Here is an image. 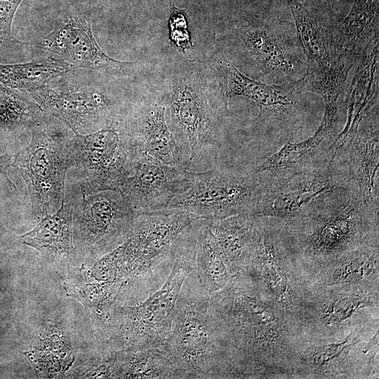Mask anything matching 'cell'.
Wrapping results in <instances>:
<instances>
[{
    "label": "cell",
    "instance_id": "24",
    "mask_svg": "<svg viewBox=\"0 0 379 379\" xmlns=\"http://www.w3.org/2000/svg\"><path fill=\"white\" fill-rule=\"evenodd\" d=\"M74 67L50 56L15 64L0 63V83L17 91L32 92L69 72Z\"/></svg>",
    "mask_w": 379,
    "mask_h": 379
},
{
    "label": "cell",
    "instance_id": "32",
    "mask_svg": "<svg viewBox=\"0 0 379 379\" xmlns=\"http://www.w3.org/2000/svg\"><path fill=\"white\" fill-rule=\"evenodd\" d=\"M22 0H0V49L12 44H30L17 39L11 30L15 14Z\"/></svg>",
    "mask_w": 379,
    "mask_h": 379
},
{
    "label": "cell",
    "instance_id": "29",
    "mask_svg": "<svg viewBox=\"0 0 379 379\" xmlns=\"http://www.w3.org/2000/svg\"><path fill=\"white\" fill-rule=\"evenodd\" d=\"M45 112L33 100L0 83V126L13 130L22 125L31 126Z\"/></svg>",
    "mask_w": 379,
    "mask_h": 379
},
{
    "label": "cell",
    "instance_id": "2",
    "mask_svg": "<svg viewBox=\"0 0 379 379\" xmlns=\"http://www.w3.org/2000/svg\"><path fill=\"white\" fill-rule=\"evenodd\" d=\"M197 230L186 229L172 248L175 261L164 284L138 305L110 314V341L115 350L165 346L172 330L177 302L194 260Z\"/></svg>",
    "mask_w": 379,
    "mask_h": 379
},
{
    "label": "cell",
    "instance_id": "21",
    "mask_svg": "<svg viewBox=\"0 0 379 379\" xmlns=\"http://www.w3.org/2000/svg\"><path fill=\"white\" fill-rule=\"evenodd\" d=\"M330 134L319 126L308 139L287 142L257 165L252 171L259 174L293 172L327 162V140Z\"/></svg>",
    "mask_w": 379,
    "mask_h": 379
},
{
    "label": "cell",
    "instance_id": "17",
    "mask_svg": "<svg viewBox=\"0 0 379 379\" xmlns=\"http://www.w3.org/2000/svg\"><path fill=\"white\" fill-rule=\"evenodd\" d=\"M72 214V201L65 202L64 199L56 212L38 219L36 226L18 236V240L52 260L74 258L77 250L73 242Z\"/></svg>",
    "mask_w": 379,
    "mask_h": 379
},
{
    "label": "cell",
    "instance_id": "26",
    "mask_svg": "<svg viewBox=\"0 0 379 379\" xmlns=\"http://www.w3.org/2000/svg\"><path fill=\"white\" fill-rule=\"evenodd\" d=\"M378 0H354L343 21L337 27L335 42L340 54L354 55V50L378 27Z\"/></svg>",
    "mask_w": 379,
    "mask_h": 379
},
{
    "label": "cell",
    "instance_id": "15",
    "mask_svg": "<svg viewBox=\"0 0 379 379\" xmlns=\"http://www.w3.org/2000/svg\"><path fill=\"white\" fill-rule=\"evenodd\" d=\"M361 121L347 152L348 177L357 190L365 211L373 220L378 217L379 134L378 113Z\"/></svg>",
    "mask_w": 379,
    "mask_h": 379
},
{
    "label": "cell",
    "instance_id": "5",
    "mask_svg": "<svg viewBox=\"0 0 379 379\" xmlns=\"http://www.w3.org/2000/svg\"><path fill=\"white\" fill-rule=\"evenodd\" d=\"M221 340L208 295L203 291L184 293L182 288L165 344L179 378L218 377Z\"/></svg>",
    "mask_w": 379,
    "mask_h": 379
},
{
    "label": "cell",
    "instance_id": "1",
    "mask_svg": "<svg viewBox=\"0 0 379 379\" xmlns=\"http://www.w3.org/2000/svg\"><path fill=\"white\" fill-rule=\"evenodd\" d=\"M220 84L208 65L187 60L171 72L163 93L178 161L188 171H204L222 163L220 129L227 99Z\"/></svg>",
    "mask_w": 379,
    "mask_h": 379
},
{
    "label": "cell",
    "instance_id": "13",
    "mask_svg": "<svg viewBox=\"0 0 379 379\" xmlns=\"http://www.w3.org/2000/svg\"><path fill=\"white\" fill-rule=\"evenodd\" d=\"M30 44L53 53L74 67L117 75L133 65L108 56L98 44L89 20L70 16L53 31Z\"/></svg>",
    "mask_w": 379,
    "mask_h": 379
},
{
    "label": "cell",
    "instance_id": "18",
    "mask_svg": "<svg viewBox=\"0 0 379 379\" xmlns=\"http://www.w3.org/2000/svg\"><path fill=\"white\" fill-rule=\"evenodd\" d=\"M300 41L308 60L307 68L326 69L335 65L339 54L333 31L298 0H287Z\"/></svg>",
    "mask_w": 379,
    "mask_h": 379
},
{
    "label": "cell",
    "instance_id": "10",
    "mask_svg": "<svg viewBox=\"0 0 379 379\" xmlns=\"http://www.w3.org/2000/svg\"><path fill=\"white\" fill-rule=\"evenodd\" d=\"M198 220L195 215L178 208L137 215L130 235L117 247L126 284L156 266L178 237Z\"/></svg>",
    "mask_w": 379,
    "mask_h": 379
},
{
    "label": "cell",
    "instance_id": "30",
    "mask_svg": "<svg viewBox=\"0 0 379 379\" xmlns=\"http://www.w3.org/2000/svg\"><path fill=\"white\" fill-rule=\"evenodd\" d=\"M378 250L367 248L344 261L333 273L332 284L355 282L370 276L375 267Z\"/></svg>",
    "mask_w": 379,
    "mask_h": 379
},
{
    "label": "cell",
    "instance_id": "35",
    "mask_svg": "<svg viewBox=\"0 0 379 379\" xmlns=\"http://www.w3.org/2000/svg\"><path fill=\"white\" fill-rule=\"evenodd\" d=\"M13 157L8 154L0 155V177L4 178L11 186L16 188L9 177L8 171L12 166Z\"/></svg>",
    "mask_w": 379,
    "mask_h": 379
},
{
    "label": "cell",
    "instance_id": "16",
    "mask_svg": "<svg viewBox=\"0 0 379 379\" xmlns=\"http://www.w3.org/2000/svg\"><path fill=\"white\" fill-rule=\"evenodd\" d=\"M215 63L226 99L241 96L253 100L260 109L258 119L287 113L295 105V95L291 90L246 76L222 53L217 54Z\"/></svg>",
    "mask_w": 379,
    "mask_h": 379
},
{
    "label": "cell",
    "instance_id": "34",
    "mask_svg": "<svg viewBox=\"0 0 379 379\" xmlns=\"http://www.w3.org/2000/svg\"><path fill=\"white\" fill-rule=\"evenodd\" d=\"M352 343L347 338L340 343L320 346L316 348L313 352L312 362L319 366L327 365L332 360L338 357L347 347L351 346Z\"/></svg>",
    "mask_w": 379,
    "mask_h": 379
},
{
    "label": "cell",
    "instance_id": "19",
    "mask_svg": "<svg viewBox=\"0 0 379 379\" xmlns=\"http://www.w3.org/2000/svg\"><path fill=\"white\" fill-rule=\"evenodd\" d=\"M238 35L247 51L263 69L284 76L296 73L300 67L298 59L268 25L251 23L240 28Z\"/></svg>",
    "mask_w": 379,
    "mask_h": 379
},
{
    "label": "cell",
    "instance_id": "11",
    "mask_svg": "<svg viewBox=\"0 0 379 379\" xmlns=\"http://www.w3.org/2000/svg\"><path fill=\"white\" fill-rule=\"evenodd\" d=\"M28 93L46 114L64 123L75 134L98 131L126 112L117 98L95 89L48 83Z\"/></svg>",
    "mask_w": 379,
    "mask_h": 379
},
{
    "label": "cell",
    "instance_id": "28",
    "mask_svg": "<svg viewBox=\"0 0 379 379\" xmlns=\"http://www.w3.org/2000/svg\"><path fill=\"white\" fill-rule=\"evenodd\" d=\"M125 286L124 281H102L93 278L64 283L67 295L79 301L94 318L102 321L109 320L112 305Z\"/></svg>",
    "mask_w": 379,
    "mask_h": 379
},
{
    "label": "cell",
    "instance_id": "6",
    "mask_svg": "<svg viewBox=\"0 0 379 379\" xmlns=\"http://www.w3.org/2000/svg\"><path fill=\"white\" fill-rule=\"evenodd\" d=\"M258 175L262 188L252 215L282 220L307 216L350 187L351 181L340 165L328 164L293 172Z\"/></svg>",
    "mask_w": 379,
    "mask_h": 379
},
{
    "label": "cell",
    "instance_id": "23",
    "mask_svg": "<svg viewBox=\"0 0 379 379\" xmlns=\"http://www.w3.org/2000/svg\"><path fill=\"white\" fill-rule=\"evenodd\" d=\"M353 55H345L333 67L326 69L307 68L297 84L301 91H310L320 95L324 100V112L320 126L331 132L337 119L338 98Z\"/></svg>",
    "mask_w": 379,
    "mask_h": 379
},
{
    "label": "cell",
    "instance_id": "14",
    "mask_svg": "<svg viewBox=\"0 0 379 379\" xmlns=\"http://www.w3.org/2000/svg\"><path fill=\"white\" fill-rule=\"evenodd\" d=\"M128 118L139 158L182 167L167 124L163 93L140 100L128 111Z\"/></svg>",
    "mask_w": 379,
    "mask_h": 379
},
{
    "label": "cell",
    "instance_id": "25",
    "mask_svg": "<svg viewBox=\"0 0 379 379\" xmlns=\"http://www.w3.org/2000/svg\"><path fill=\"white\" fill-rule=\"evenodd\" d=\"M194 263L201 291L211 295L225 286L230 274L222 258L208 221L199 222L194 249Z\"/></svg>",
    "mask_w": 379,
    "mask_h": 379
},
{
    "label": "cell",
    "instance_id": "7",
    "mask_svg": "<svg viewBox=\"0 0 379 379\" xmlns=\"http://www.w3.org/2000/svg\"><path fill=\"white\" fill-rule=\"evenodd\" d=\"M192 175L190 187L174 198L167 208L183 210L211 222L253 213L262 188L258 173L221 163L204 171L192 172Z\"/></svg>",
    "mask_w": 379,
    "mask_h": 379
},
{
    "label": "cell",
    "instance_id": "33",
    "mask_svg": "<svg viewBox=\"0 0 379 379\" xmlns=\"http://www.w3.org/2000/svg\"><path fill=\"white\" fill-rule=\"evenodd\" d=\"M365 300L358 296H347L332 302L325 312V318L330 324H338L350 319L363 307Z\"/></svg>",
    "mask_w": 379,
    "mask_h": 379
},
{
    "label": "cell",
    "instance_id": "12",
    "mask_svg": "<svg viewBox=\"0 0 379 379\" xmlns=\"http://www.w3.org/2000/svg\"><path fill=\"white\" fill-rule=\"evenodd\" d=\"M192 180V172L182 167L140 157L134 173L119 191L137 215L167 208L174 198L190 187Z\"/></svg>",
    "mask_w": 379,
    "mask_h": 379
},
{
    "label": "cell",
    "instance_id": "3",
    "mask_svg": "<svg viewBox=\"0 0 379 379\" xmlns=\"http://www.w3.org/2000/svg\"><path fill=\"white\" fill-rule=\"evenodd\" d=\"M29 143L12 158L27 187L36 220L53 214L65 199V177L72 167L69 128L44 114L31 126Z\"/></svg>",
    "mask_w": 379,
    "mask_h": 379
},
{
    "label": "cell",
    "instance_id": "20",
    "mask_svg": "<svg viewBox=\"0 0 379 379\" xmlns=\"http://www.w3.org/2000/svg\"><path fill=\"white\" fill-rule=\"evenodd\" d=\"M208 226L230 275L235 274L250 258L255 233V216L239 214L208 221Z\"/></svg>",
    "mask_w": 379,
    "mask_h": 379
},
{
    "label": "cell",
    "instance_id": "22",
    "mask_svg": "<svg viewBox=\"0 0 379 379\" xmlns=\"http://www.w3.org/2000/svg\"><path fill=\"white\" fill-rule=\"evenodd\" d=\"M30 347L24 354L39 378L60 377L74 361L70 338L53 324L43 328Z\"/></svg>",
    "mask_w": 379,
    "mask_h": 379
},
{
    "label": "cell",
    "instance_id": "9",
    "mask_svg": "<svg viewBox=\"0 0 379 379\" xmlns=\"http://www.w3.org/2000/svg\"><path fill=\"white\" fill-rule=\"evenodd\" d=\"M73 205L72 235L77 251L102 256L130 235L135 215L117 190L85 192Z\"/></svg>",
    "mask_w": 379,
    "mask_h": 379
},
{
    "label": "cell",
    "instance_id": "4",
    "mask_svg": "<svg viewBox=\"0 0 379 379\" xmlns=\"http://www.w3.org/2000/svg\"><path fill=\"white\" fill-rule=\"evenodd\" d=\"M72 167L85 192L119 190L135 171L139 156L131 131L128 111L111 124L87 134L72 135Z\"/></svg>",
    "mask_w": 379,
    "mask_h": 379
},
{
    "label": "cell",
    "instance_id": "27",
    "mask_svg": "<svg viewBox=\"0 0 379 379\" xmlns=\"http://www.w3.org/2000/svg\"><path fill=\"white\" fill-rule=\"evenodd\" d=\"M120 351L122 378H179L165 346Z\"/></svg>",
    "mask_w": 379,
    "mask_h": 379
},
{
    "label": "cell",
    "instance_id": "31",
    "mask_svg": "<svg viewBox=\"0 0 379 379\" xmlns=\"http://www.w3.org/2000/svg\"><path fill=\"white\" fill-rule=\"evenodd\" d=\"M187 25L185 11L171 4L168 20L170 39L174 46L182 51L192 46Z\"/></svg>",
    "mask_w": 379,
    "mask_h": 379
},
{
    "label": "cell",
    "instance_id": "8",
    "mask_svg": "<svg viewBox=\"0 0 379 379\" xmlns=\"http://www.w3.org/2000/svg\"><path fill=\"white\" fill-rule=\"evenodd\" d=\"M300 223L302 248L314 255L349 250L365 237L368 225L378 222L365 211L357 190L349 187L328 200Z\"/></svg>",
    "mask_w": 379,
    "mask_h": 379
}]
</instances>
